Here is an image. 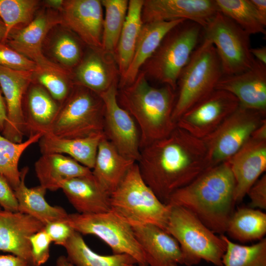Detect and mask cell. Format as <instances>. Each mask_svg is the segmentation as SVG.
I'll list each match as a JSON object with an SVG mask.
<instances>
[{
  "label": "cell",
  "mask_w": 266,
  "mask_h": 266,
  "mask_svg": "<svg viewBox=\"0 0 266 266\" xmlns=\"http://www.w3.org/2000/svg\"><path fill=\"white\" fill-rule=\"evenodd\" d=\"M33 266H42L50 257V247L52 242L44 229L30 238Z\"/></svg>",
  "instance_id": "obj_41"
},
{
  "label": "cell",
  "mask_w": 266,
  "mask_h": 266,
  "mask_svg": "<svg viewBox=\"0 0 266 266\" xmlns=\"http://www.w3.org/2000/svg\"><path fill=\"white\" fill-rule=\"evenodd\" d=\"M104 104L100 95L74 84L61 103L46 134L63 138L85 137L103 133Z\"/></svg>",
  "instance_id": "obj_8"
},
{
  "label": "cell",
  "mask_w": 266,
  "mask_h": 266,
  "mask_svg": "<svg viewBox=\"0 0 266 266\" xmlns=\"http://www.w3.org/2000/svg\"><path fill=\"white\" fill-rule=\"evenodd\" d=\"M44 230L55 244L63 246L74 230L65 221H56L46 224Z\"/></svg>",
  "instance_id": "obj_42"
},
{
  "label": "cell",
  "mask_w": 266,
  "mask_h": 266,
  "mask_svg": "<svg viewBox=\"0 0 266 266\" xmlns=\"http://www.w3.org/2000/svg\"><path fill=\"white\" fill-rule=\"evenodd\" d=\"M25 135L46 134L59 110L60 103L41 85L33 80L22 101Z\"/></svg>",
  "instance_id": "obj_23"
},
{
  "label": "cell",
  "mask_w": 266,
  "mask_h": 266,
  "mask_svg": "<svg viewBox=\"0 0 266 266\" xmlns=\"http://www.w3.org/2000/svg\"><path fill=\"white\" fill-rule=\"evenodd\" d=\"M65 221L81 235H93L100 238L114 254L130 255L139 266H148L132 226L111 210L95 214H68Z\"/></svg>",
  "instance_id": "obj_9"
},
{
  "label": "cell",
  "mask_w": 266,
  "mask_h": 266,
  "mask_svg": "<svg viewBox=\"0 0 266 266\" xmlns=\"http://www.w3.org/2000/svg\"><path fill=\"white\" fill-rule=\"evenodd\" d=\"M110 210L132 226L153 224L166 231L170 207L145 183L137 163L110 195Z\"/></svg>",
  "instance_id": "obj_4"
},
{
  "label": "cell",
  "mask_w": 266,
  "mask_h": 266,
  "mask_svg": "<svg viewBox=\"0 0 266 266\" xmlns=\"http://www.w3.org/2000/svg\"><path fill=\"white\" fill-rule=\"evenodd\" d=\"M176 95L170 87L151 86L140 71L130 85L118 89L120 105L133 118L140 133V150L168 135L176 127L172 115Z\"/></svg>",
  "instance_id": "obj_3"
},
{
  "label": "cell",
  "mask_w": 266,
  "mask_h": 266,
  "mask_svg": "<svg viewBox=\"0 0 266 266\" xmlns=\"http://www.w3.org/2000/svg\"><path fill=\"white\" fill-rule=\"evenodd\" d=\"M74 84L99 95L118 83L120 73L115 56L101 48L88 47L79 63L70 71Z\"/></svg>",
  "instance_id": "obj_18"
},
{
  "label": "cell",
  "mask_w": 266,
  "mask_h": 266,
  "mask_svg": "<svg viewBox=\"0 0 266 266\" xmlns=\"http://www.w3.org/2000/svg\"><path fill=\"white\" fill-rule=\"evenodd\" d=\"M41 4L37 0H0V18L6 28V37L13 29L29 24Z\"/></svg>",
  "instance_id": "obj_38"
},
{
  "label": "cell",
  "mask_w": 266,
  "mask_h": 266,
  "mask_svg": "<svg viewBox=\"0 0 266 266\" xmlns=\"http://www.w3.org/2000/svg\"><path fill=\"white\" fill-rule=\"evenodd\" d=\"M169 266H178L177 265H170Z\"/></svg>",
  "instance_id": "obj_52"
},
{
  "label": "cell",
  "mask_w": 266,
  "mask_h": 266,
  "mask_svg": "<svg viewBox=\"0 0 266 266\" xmlns=\"http://www.w3.org/2000/svg\"><path fill=\"white\" fill-rule=\"evenodd\" d=\"M0 206L6 211H18V201L14 191L6 178L0 174Z\"/></svg>",
  "instance_id": "obj_44"
},
{
  "label": "cell",
  "mask_w": 266,
  "mask_h": 266,
  "mask_svg": "<svg viewBox=\"0 0 266 266\" xmlns=\"http://www.w3.org/2000/svg\"><path fill=\"white\" fill-rule=\"evenodd\" d=\"M202 33V38L214 46L223 75L240 73L253 65L255 59L250 52V35L224 14L217 12Z\"/></svg>",
  "instance_id": "obj_10"
},
{
  "label": "cell",
  "mask_w": 266,
  "mask_h": 266,
  "mask_svg": "<svg viewBox=\"0 0 266 266\" xmlns=\"http://www.w3.org/2000/svg\"><path fill=\"white\" fill-rule=\"evenodd\" d=\"M1 93L0 89V132L1 133L7 120V113L4 100Z\"/></svg>",
  "instance_id": "obj_48"
},
{
  "label": "cell",
  "mask_w": 266,
  "mask_h": 266,
  "mask_svg": "<svg viewBox=\"0 0 266 266\" xmlns=\"http://www.w3.org/2000/svg\"><path fill=\"white\" fill-rule=\"evenodd\" d=\"M259 17L265 26H266V0H250Z\"/></svg>",
  "instance_id": "obj_46"
},
{
  "label": "cell",
  "mask_w": 266,
  "mask_h": 266,
  "mask_svg": "<svg viewBox=\"0 0 266 266\" xmlns=\"http://www.w3.org/2000/svg\"><path fill=\"white\" fill-rule=\"evenodd\" d=\"M266 112L239 105L214 132L202 139L210 167L234 155L266 120Z\"/></svg>",
  "instance_id": "obj_11"
},
{
  "label": "cell",
  "mask_w": 266,
  "mask_h": 266,
  "mask_svg": "<svg viewBox=\"0 0 266 266\" xmlns=\"http://www.w3.org/2000/svg\"><path fill=\"white\" fill-rule=\"evenodd\" d=\"M143 0L129 1L126 18L115 52L120 78L124 75L132 61L143 24L141 17Z\"/></svg>",
  "instance_id": "obj_31"
},
{
  "label": "cell",
  "mask_w": 266,
  "mask_h": 266,
  "mask_svg": "<svg viewBox=\"0 0 266 266\" xmlns=\"http://www.w3.org/2000/svg\"><path fill=\"white\" fill-rule=\"evenodd\" d=\"M202 27L185 20L171 29L164 37L142 70L146 78L177 89L179 77L198 45Z\"/></svg>",
  "instance_id": "obj_5"
},
{
  "label": "cell",
  "mask_w": 266,
  "mask_h": 266,
  "mask_svg": "<svg viewBox=\"0 0 266 266\" xmlns=\"http://www.w3.org/2000/svg\"><path fill=\"white\" fill-rule=\"evenodd\" d=\"M105 10L103 17L101 48L114 55L128 8V0H101Z\"/></svg>",
  "instance_id": "obj_34"
},
{
  "label": "cell",
  "mask_w": 266,
  "mask_h": 266,
  "mask_svg": "<svg viewBox=\"0 0 266 266\" xmlns=\"http://www.w3.org/2000/svg\"><path fill=\"white\" fill-rule=\"evenodd\" d=\"M250 52L256 60L266 65V47L251 48Z\"/></svg>",
  "instance_id": "obj_47"
},
{
  "label": "cell",
  "mask_w": 266,
  "mask_h": 266,
  "mask_svg": "<svg viewBox=\"0 0 266 266\" xmlns=\"http://www.w3.org/2000/svg\"><path fill=\"white\" fill-rule=\"evenodd\" d=\"M185 19L143 24L132 61L124 75L119 79L120 89L131 84L143 65L152 56L166 35Z\"/></svg>",
  "instance_id": "obj_25"
},
{
  "label": "cell",
  "mask_w": 266,
  "mask_h": 266,
  "mask_svg": "<svg viewBox=\"0 0 266 266\" xmlns=\"http://www.w3.org/2000/svg\"><path fill=\"white\" fill-rule=\"evenodd\" d=\"M104 136V133L75 138H59L45 134L39 139V146L42 154H66L82 165L92 169L99 144Z\"/></svg>",
  "instance_id": "obj_29"
},
{
  "label": "cell",
  "mask_w": 266,
  "mask_h": 266,
  "mask_svg": "<svg viewBox=\"0 0 266 266\" xmlns=\"http://www.w3.org/2000/svg\"><path fill=\"white\" fill-rule=\"evenodd\" d=\"M223 75L214 46L202 38L179 77L173 120L176 123L184 113L215 90Z\"/></svg>",
  "instance_id": "obj_7"
},
{
  "label": "cell",
  "mask_w": 266,
  "mask_h": 266,
  "mask_svg": "<svg viewBox=\"0 0 266 266\" xmlns=\"http://www.w3.org/2000/svg\"><path fill=\"white\" fill-rule=\"evenodd\" d=\"M33 79L44 88L59 103L67 97L74 85L70 73L42 69L33 72Z\"/></svg>",
  "instance_id": "obj_39"
},
{
  "label": "cell",
  "mask_w": 266,
  "mask_h": 266,
  "mask_svg": "<svg viewBox=\"0 0 266 266\" xmlns=\"http://www.w3.org/2000/svg\"><path fill=\"white\" fill-rule=\"evenodd\" d=\"M47 58L61 67L71 71L82 60L85 44L68 29L62 24L54 27L43 42Z\"/></svg>",
  "instance_id": "obj_30"
},
{
  "label": "cell",
  "mask_w": 266,
  "mask_h": 266,
  "mask_svg": "<svg viewBox=\"0 0 266 266\" xmlns=\"http://www.w3.org/2000/svg\"><path fill=\"white\" fill-rule=\"evenodd\" d=\"M247 195L250 199L251 208L266 209V175L258 179L249 190Z\"/></svg>",
  "instance_id": "obj_43"
},
{
  "label": "cell",
  "mask_w": 266,
  "mask_h": 266,
  "mask_svg": "<svg viewBox=\"0 0 266 266\" xmlns=\"http://www.w3.org/2000/svg\"><path fill=\"white\" fill-rule=\"evenodd\" d=\"M169 207L166 231L179 243L183 265L192 266L204 260L223 266L226 243L222 235L217 236L188 209L178 206Z\"/></svg>",
  "instance_id": "obj_6"
},
{
  "label": "cell",
  "mask_w": 266,
  "mask_h": 266,
  "mask_svg": "<svg viewBox=\"0 0 266 266\" xmlns=\"http://www.w3.org/2000/svg\"><path fill=\"white\" fill-rule=\"evenodd\" d=\"M118 83L100 94L104 104L103 133L105 137L125 157L137 162L140 158V133L133 117L117 100Z\"/></svg>",
  "instance_id": "obj_13"
},
{
  "label": "cell",
  "mask_w": 266,
  "mask_h": 266,
  "mask_svg": "<svg viewBox=\"0 0 266 266\" xmlns=\"http://www.w3.org/2000/svg\"><path fill=\"white\" fill-rule=\"evenodd\" d=\"M6 37V28L1 20H0V43L4 42Z\"/></svg>",
  "instance_id": "obj_51"
},
{
  "label": "cell",
  "mask_w": 266,
  "mask_h": 266,
  "mask_svg": "<svg viewBox=\"0 0 266 266\" xmlns=\"http://www.w3.org/2000/svg\"><path fill=\"white\" fill-rule=\"evenodd\" d=\"M62 24L60 11L40 7L28 24L12 30L4 43L36 63L42 69L70 73L49 60L43 52V44L49 32Z\"/></svg>",
  "instance_id": "obj_12"
},
{
  "label": "cell",
  "mask_w": 266,
  "mask_h": 266,
  "mask_svg": "<svg viewBox=\"0 0 266 266\" xmlns=\"http://www.w3.org/2000/svg\"><path fill=\"white\" fill-rule=\"evenodd\" d=\"M226 233L241 242L261 240L266 233V214L251 207L238 208L231 216Z\"/></svg>",
  "instance_id": "obj_33"
},
{
  "label": "cell",
  "mask_w": 266,
  "mask_h": 266,
  "mask_svg": "<svg viewBox=\"0 0 266 266\" xmlns=\"http://www.w3.org/2000/svg\"><path fill=\"white\" fill-rule=\"evenodd\" d=\"M34 169L40 185L51 191L60 189L68 179L92 174L91 169L71 157L58 153L42 154Z\"/></svg>",
  "instance_id": "obj_27"
},
{
  "label": "cell",
  "mask_w": 266,
  "mask_h": 266,
  "mask_svg": "<svg viewBox=\"0 0 266 266\" xmlns=\"http://www.w3.org/2000/svg\"><path fill=\"white\" fill-rule=\"evenodd\" d=\"M135 163L120 154L104 136L99 145L92 175L99 184L110 195Z\"/></svg>",
  "instance_id": "obj_26"
},
{
  "label": "cell",
  "mask_w": 266,
  "mask_h": 266,
  "mask_svg": "<svg viewBox=\"0 0 266 266\" xmlns=\"http://www.w3.org/2000/svg\"><path fill=\"white\" fill-rule=\"evenodd\" d=\"M218 11L230 18L249 35L266 34L265 27L250 0H215Z\"/></svg>",
  "instance_id": "obj_36"
},
{
  "label": "cell",
  "mask_w": 266,
  "mask_h": 266,
  "mask_svg": "<svg viewBox=\"0 0 266 266\" xmlns=\"http://www.w3.org/2000/svg\"><path fill=\"white\" fill-rule=\"evenodd\" d=\"M63 0H43L41 3L43 6L51 9L60 11L64 3Z\"/></svg>",
  "instance_id": "obj_49"
},
{
  "label": "cell",
  "mask_w": 266,
  "mask_h": 266,
  "mask_svg": "<svg viewBox=\"0 0 266 266\" xmlns=\"http://www.w3.org/2000/svg\"><path fill=\"white\" fill-rule=\"evenodd\" d=\"M215 89L232 94L242 107L266 112V65L255 59L249 69L223 75Z\"/></svg>",
  "instance_id": "obj_19"
},
{
  "label": "cell",
  "mask_w": 266,
  "mask_h": 266,
  "mask_svg": "<svg viewBox=\"0 0 266 266\" xmlns=\"http://www.w3.org/2000/svg\"><path fill=\"white\" fill-rule=\"evenodd\" d=\"M235 180L234 200L241 201L252 186L266 169V140L251 136L227 160Z\"/></svg>",
  "instance_id": "obj_20"
},
{
  "label": "cell",
  "mask_w": 266,
  "mask_h": 266,
  "mask_svg": "<svg viewBox=\"0 0 266 266\" xmlns=\"http://www.w3.org/2000/svg\"><path fill=\"white\" fill-rule=\"evenodd\" d=\"M60 13L62 25L86 46L101 48L103 13L101 0H66Z\"/></svg>",
  "instance_id": "obj_15"
},
{
  "label": "cell",
  "mask_w": 266,
  "mask_h": 266,
  "mask_svg": "<svg viewBox=\"0 0 266 266\" xmlns=\"http://www.w3.org/2000/svg\"><path fill=\"white\" fill-rule=\"evenodd\" d=\"M28 170L27 167L21 170L20 182L14 190L18 211L35 218L44 225L51 222L65 221L68 213L63 207L48 203L45 198L46 189L40 185L32 188L26 186L25 179Z\"/></svg>",
  "instance_id": "obj_28"
},
{
  "label": "cell",
  "mask_w": 266,
  "mask_h": 266,
  "mask_svg": "<svg viewBox=\"0 0 266 266\" xmlns=\"http://www.w3.org/2000/svg\"><path fill=\"white\" fill-rule=\"evenodd\" d=\"M237 99L226 91L215 89L195 104L176 121V125L203 139L214 132L239 106Z\"/></svg>",
  "instance_id": "obj_14"
},
{
  "label": "cell",
  "mask_w": 266,
  "mask_h": 266,
  "mask_svg": "<svg viewBox=\"0 0 266 266\" xmlns=\"http://www.w3.org/2000/svg\"><path fill=\"white\" fill-rule=\"evenodd\" d=\"M56 265V266H75L67 260L66 256L63 255L57 258Z\"/></svg>",
  "instance_id": "obj_50"
},
{
  "label": "cell",
  "mask_w": 266,
  "mask_h": 266,
  "mask_svg": "<svg viewBox=\"0 0 266 266\" xmlns=\"http://www.w3.org/2000/svg\"><path fill=\"white\" fill-rule=\"evenodd\" d=\"M61 189L77 213L95 214L110 210V195L99 184L92 173L64 181Z\"/></svg>",
  "instance_id": "obj_24"
},
{
  "label": "cell",
  "mask_w": 266,
  "mask_h": 266,
  "mask_svg": "<svg viewBox=\"0 0 266 266\" xmlns=\"http://www.w3.org/2000/svg\"><path fill=\"white\" fill-rule=\"evenodd\" d=\"M44 226L29 215L0 209V251L22 258L33 265L30 238Z\"/></svg>",
  "instance_id": "obj_21"
},
{
  "label": "cell",
  "mask_w": 266,
  "mask_h": 266,
  "mask_svg": "<svg viewBox=\"0 0 266 266\" xmlns=\"http://www.w3.org/2000/svg\"><path fill=\"white\" fill-rule=\"evenodd\" d=\"M217 12L215 0H145L141 17L143 24L185 19L203 29Z\"/></svg>",
  "instance_id": "obj_16"
},
{
  "label": "cell",
  "mask_w": 266,
  "mask_h": 266,
  "mask_svg": "<svg viewBox=\"0 0 266 266\" xmlns=\"http://www.w3.org/2000/svg\"><path fill=\"white\" fill-rule=\"evenodd\" d=\"M0 66L15 70L31 72L41 69L36 63L4 42L0 43Z\"/></svg>",
  "instance_id": "obj_40"
},
{
  "label": "cell",
  "mask_w": 266,
  "mask_h": 266,
  "mask_svg": "<svg viewBox=\"0 0 266 266\" xmlns=\"http://www.w3.org/2000/svg\"><path fill=\"white\" fill-rule=\"evenodd\" d=\"M136 163L145 183L165 204L173 192L210 168L203 140L177 125L141 149Z\"/></svg>",
  "instance_id": "obj_1"
},
{
  "label": "cell",
  "mask_w": 266,
  "mask_h": 266,
  "mask_svg": "<svg viewBox=\"0 0 266 266\" xmlns=\"http://www.w3.org/2000/svg\"><path fill=\"white\" fill-rule=\"evenodd\" d=\"M66 258L75 266H132L137 264L136 260L127 254L102 255L93 251L82 235L74 231L63 246Z\"/></svg>",
  "instance_id": "obj_32"
},
{
  "label": "cell",
  "mask_w": 266,
  "mask_h": 266,
  "mask_svg": "<svg viewBox=\"0 0 266 266\" xmlns=\"http://www.w3.org/2000/svg\"><path fill=\"white\" fill-rule=\"evenodd\" d=\"M33 80V72L0 66V88L4 96L7 113V120L1 133L15 143L22 142L25 135L22 101Z\"/></svg>",
  "instance_id": "obj_17"
},
{
  "label": "cell",
  "mask_w": 266,
  "mask_h": 266,
  "mask_svg": "<svg viewBox=\"0 0 266 266\" xmlns=\"http://www.w3.org/2000/svg\"><path fill=\"white\" fill-rule=\"evenodd\" d=\"M42 136V134L37 133L21 143H15L0 134V174L13 190L20 182L21 172L18 164L21 155L30 145L39 141Z\"/></svg>",
  "instance_id": "obj_35"
},
{
  "label": "cell",
  "mask_w": 266,
  "mask_h": 266,
  "mask_svg": "<svg viewBox=\"0 0 266 266\" xmlns=\"http://www.w3.org/2000/svg\"><path fill=\"white\" fill-rule=\"evenodd\" d=\"M221 235L226 243L223 266H266V238L247 246L234 243L224 234Z\"/></svg>",
  "instance_id": "obj_37"
},
{
  "label": "cell",
  "mask_w": 266,
  "mask_h": 266,
  "mask_svg": "<svg viewBox=\"0 0 266 266\" xmlns=\"http://www.w3.org/2000/svg\"><path fill=\"white\" fill-rule=\"evenodd\" d=\"M234 178L226 161L175 191L166 204L188 209L213 233L222 235L234 212Z\"/></svg>",
  "instance_id": "obj_2"
},
{
  "label": "cell",
  "mask_w": 266,
  "mask_h": 266,
  "mask_svg": "<svg viewBox=\"0 0 266 266\" xmlns=\"http://www.w3.org/2000/svg\"><path fill=\"white\" fill-rule=\"evenodd\" d=\"M0 266H33L24 259L12 254L0 255Z\"/></svg>",
  "instance_id": "obj_45"
},
{
  "label": "cell",
  "mask_w": 266,
  "mask_h": 266,
  "mask_svg": "<svg viewBox=\"0 0 266 266\" xmlns=\"http://www.w3.org/2000/svg\"><path fill=\"white\" fill-rule=\"evenodd\" d=\"M132 228L148 266L184 264L179 243L165 230L153 224L133 226Z\"/></svg>",
  "instance_id": "obj_22"
}]
</instances>
